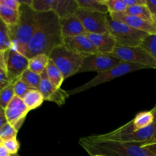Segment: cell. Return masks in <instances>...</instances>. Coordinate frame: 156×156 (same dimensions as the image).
Masks as SVG:
<instances>
[{
  "label": "cell",
  "mask_w": 156,
  "mask_h": 156,
  "mask_svg": "<svg viewBox=\"0 0 156 156\" xmlns=\"http://www.w3.org/2000/svg\"><path fill=\"white\" fill-rule=\"evenodd\" d=\"M63 46L69 50L84 56L98 53L87 34L64 38Z\"/></svg>",
  "instance_id": "obj_15"
},
{
  "label": "cell",
  "mask_w": 156,
  "mask_h": 156,
  "mask_svg": "<svg viewBox=\"0 0 156 156\" xmlns=\"http://www.w3.org/2000/svg\"><path fill=\"white\" fill-rule=\"evenodd\" d=\"M63 40L58 15L53 11L38 13L36 30L21 53L28 59L39 54L49 56L55 48L63 45Z\"/></svg>",
  "instance_id": "obj_1"
},
{
  "label": "cell",
  "mask_w": 156,
  "mask_h": 156,
  "mask_svg": "<svg viewBox=\"0 0 156 156\" xmlns=\"http://www.w3.org/2000/svg\"><path fill=\"white\" fill-rule=\"evenodd\" d=\"M49 57L60 70L66 79L79 73L85 56L61 45L55 48L49 55Z\"/></svg>",
  "instance_id": "obj_6"
},
{
  "label": "cell",
  "mask_w": 156,
  "mask_h": 156,
  "mask_svg": "<svg viewBox=\"0 0 156 156\" xmlns=\"http://www.w3.org/2000/svg\"><path fill=\"white\" fill-rule=\"evenodd\" d=\"M79 9L77 0H57L54 12L59 18L76 15Z\"/></svg>",
  "instance_id": "obj_18"
},
{
  "label": "cell",
  "mask_w": 156,
  "mask_h": 156,
  "mask_svg": "<svg viewBox=\"0 0 156 156\" xmlns=\"http://www.w3.org/2000/svg\"><path fill=\"white\" fill-rule=\"evenodd\" d=\"M11 154L9 153V151L5 149L4 146H2V144L0 146V156H10Z\"/></svg>",
  "instance_id": "obj_42"
},
{
  "label": "cell",
  "mask_w": 156,
  "mask_h": 156,
  "mask_svg": "<svg viewBox=\"0 0 156 156\" xmlns=\"http://www.w3.org/2000/svg\"><path fill=\"white\" fill-rule=\"evenodd\" d=\"M10 156H19V155H18V154H15V155H11Z\"/></svg>",
  "instance_id": "obj_45"
},
{
  "label": "cell",
  "mask_w": 156,
  "mask_h": 156,
  "mask_svg": "<svg viewBox=\"0 0 156 156\" xmlns=\"http://www.w3.org/2000/svg\"><path fill=\"white\" fill-rule=\"evenodd\" d=\"M18 131L10 123H7L0 129V139L2 141L17 138V134Z\"/></svg>",
  "instance_id": "obj_32"
},
{
  "label": "cell",
  "mask_w": 156,
  "mask_h": 156,
  "mask_svg": "<svg viewBox=\"0 0 156 156\" xmlns=\"http://www.w3.org/2000/svg\"><path fill=\"white\" fill-rule=\"evenodd\" d=\"M2 146L5 147V149L9 151V152L11 155L18 154V152L20 148V144L17 138H13L11 139V140L2 141Z\"/></svg>",
  "instance_id": "obj_34"
},
{
  "label": "cell",
  "mask_w": 156,
  "mask_h": 156,
  "mask_svg": "<svg viewBox=\"0 0 156 156\" xmlns=\"http://www.w3.org/2000/svg\"><path fill=\"white\" fill-rule=\"evenodd\" d=\"M110 55L122 62L136 64L146 69H156V59L142 47H130L117 45Z\"/></svg>",
  "instance_id": "obj_8"
},
{
  "label": "cell",
  "mask_w": 156,
  "mask_h": 156,
  "mask_svg": "<svg viewBox=\"0 0 156 156\" xmlns=\"http://www.w3.org/2000/svg\"><path fill=\"white\" fill-rule=\"evenodd\" d=\"M153 18H154V21H155V24H156V15L154 16Z\"/></svg>",
  "instance_id": "obj_43"
},
{
  "label": "cell",
  "mask_w": 156,
  "mask_h": 156,
  "mask_svg": "<svg viewBox=\"0 0 156 156\" xmlns=\"http://www.w3.org/2000/svg\"><path fill=\"white\" fill-rule=\"evenodd\" d=\"M29 59L15 49L5 51V73L11 83L20 79L21 75L28 69Z\"/></svg>",
  "instance_id": "obj_11"
},
{
  "label": "cell",
  "mask_w": 156,
  "mask_h": 156,
  "mask_svg": "<svg viewBox=\"0 0 156 156\" xmlns=\"http://www.w3.org/2000/svg\"><path fill=\"white\" fill-rule=\"evenodd\" d=\"M155 140H156V137H155Z\"/></svg>",
  "instance_id": "obj_47"
},
{
  "label": "cell",
  "mask_w": 156,
  "mask_h": 156,
  "mask_svg": "<svg viewBox=\"0 0 156 156\" xmlns=\"http://www.w3.org/2000/svg\"><path fill=\"white\" fill-rule=\"evenodd\" d=\"M7 119H6L5 116V109L0 107V129L4 126L5 123H7Z\"/></svg>",
  "instance_id": "obj_40"
},
{
  "label": "cell",
  "mask_w": 156,
  "mask_h": 156,
  "mask_svg": "<svg viewBox=\"0 0 156 156\" xmlns=\"http://www.w3.org/2000/svg\"><path fill=\"white\" fill-rule=\"evenodd\" d=\"M76 15L81 21L87 33L105 34L109 32L108 14L92 12L79 8Z\"/></svg>",
  "instance_id": "obj_9"
},
{
  "label": "cell",
  "mask_w": 156,
  "mask_h": 156,
  "mask_svg": "<svg viewBox=\"0 0 156 156\" xmlns=\"http://www.w3.org/2000/svg\"><path fill=\"white\" fill-rule=\"evenodd\" d=\"M103 2L108 7L109 14L124 13L127 9L123 0H103Z\"/></svg>",
  "instance_id": "obj_30"
},
{
  "label": "cell",
  "mask_w": 156,
  "mask_h": 156,
  "mask_svg": "<svg viewBox=\"0 0 156 156\" xmlns=\"http://www.w3.org/2000/svg\"><path fill=\"white\" fill-rule=\"evenodd\" d=\"M57 0H32L30 7L37 13L54 12Z\"/></svg>",
  "instance_id": "obj_26"
},
{
  "label": "cell",
  "mask_w": 156,
  "mask_h": 156,
  "mask_svg": "<svg viewBox=\"0 0 156 156\" xmlns=\"http://www.w3.org/2000/svg\"><path fill=\"white\" fill-rule=\"evenodd\" d=\"M11 83L10 81L8 79L5 73H0V92L4 89L5 88L9 85Z\"/></svg>",
  "instance_id": "obj_36"
},
{
  "label": "cell",
  "mask_w": 156,
  "mask_h": 156,
  "mask_svg": "<svg viewBox=\"0 0 156 156\" xmlns=\"http://www.w3.org/2000/svg\"><path fill=\"white\" fill-rule=\"evenodd\" d=\"M124 4L127 8L136 5H146V0H123Z\"/></svg>",
  "instance_id": "obj_38"
},
{
  "label": "cell",
  "mask_w": 156,
  "mask_h": 156,
  "mask_svg": "<svg viewBox=\"0 0 156 156\" xmlns=\"http://www.w3.org/2000/svg\"><path fill=\"white\" fill-rule=\"evenodd\" d=\"M124 13L130 15H133V16L139 17V18L145 20V21H149V22H152L155 24L153 16L150 13L149 9H148L146 5H136L132 6V7H129L126 9V12Z\"/></svg>",
  "instance_id": "obj_25"
},
{
  "label": "cell",
  "mask_w": 156,
  "mask_h": 156,
  "mask_svg": "<svg viewBox=\"0 0 156 156\" xmlns=\"http://www.w3.org/2000/svg\"><path fill=\"white\" fill-rule=\"evenodd\" d=\"M23 101L29 111H32L42 105L44 101V98L39 90L32 89L24 95Z\"/></svg>",
  "instance_id": "obj_20"
},
{
  "label": "cell",
  "mask_w": 156,
  "mask_h": 156,
  "mask_svg": "<svg viewBox=\"0 0 156 156\" xmlns=\"http://www.w3.org/2000/svg\"><path fill=\"white\" fill-rule=\"evenodd\" d=\"M13 84H10L0 92V107L5 110L11 101L15 97Z\"/></svg>",
  "instance_id": "obj_29"
},
{
  "label": "cell",
  "mask_w": 156,
  "mask_h": 156,
  "mask_svg": "<svg viewBox=\"0 0 156 156\" xmlns=\"http://www.w3.org/2000/svg\"><path fill=\"white\" fill-rule=\"evenodd\" d=\"M79 143L91 156H156V152L141 143L93 141L88 137L81 139Z\"/></svg>",
  "instance_id": "obj_2"
},
{
  "label": "cell",
  "mask_w": 156,
  "mask_h": 156,
  "mask_svg": "<svg viewBox=\"0 0 156 156\" xmlns=\"http://www.w3.org/2000/svg\"><path fill=\"white\" fill-rule=\"evenodd\" d=\"M140 47L149 52L156 59V34H149L142 43Z\"/></svg>",
  "instance_id": "obj_31"
},
{
  "label": "cell",
  "mask_w": 156,
  "mask_h": 156,
  "mask_svg": "<svg viewBox=\"0 0 156 156\" xmlns=\"http://www.w3.org/2000/svg\"><path fill=\"white\" fill-rule=\"evenodd\" d=\"M0 5L18 11L19 10V8L21 6L19 0H0Z\"/></svg>",
  "instance_id": "obj_35"
},
{
  "label": "cell",
  "mask_w": 156,
  "mask_h": 156,
  "mask_svg": "<svg viewBox=\"0 0 156 156\" xmlns=\"http://www.w3.org/2000/svg\"><path fill=\"white\" fill-rule=\"evenodd\" d=\"M120 62L122 61L111 55L94 53L85 56L79 73L87 72L101 73L117 66Z\"/></svg>",
  "instance_id": "obj_10"
},
{
  "label": "cell",
  "mask_w": 156,
  "mask_h": 156,
  "mask_svg": "<svg viewBox=\"0 0 156 156\" xmlns=\"http://www.w3.org/2000/svg\"><path fill=\"white\" fill-rule=\"evenodd\" d=\"M155 120V112L152 109L151 111L141 112L136 115L133 123L136 129H142L150 126Z\"/></svg>",
  "instance_id": "obj_23"
},
{
  "label": "cell",
  "mask_w": 156,
  "mask_h": 156,
  "mask_svg": "<svg viewBox=\"0 0 156 156\" xmlns=\"http://www.w3.org/2000/svg\"><path fill=\"white\" fill-rule=\"evenodd\" d=\"M109 15L114 20L121 21L132 28L145 32L148 34H156V24L154 23L126 13H112Z\"/></svg>",
  "instance_id": "obj_14"
},
{
  "label": "cell",
  "mask_w": 156,
  "mask_h": 156,
  "mask_svg": "<svg viewBox=\"0 0 156 156\" xmlns=\"http://www.w3.org/2000/svg\"><path fill=\"white\" fill-rule=\"evenodd\" d=\"M47 76L51 82V83L56 88H61V85L64 81V77L60 70L56 67L54 62L50 59L48 65L46 68Z\"/></svg>",
  "instance_id": "obj_24"
},
{
  "label": "cell",
  "mask_w": 156,
  "mask_h": 156,
  "mask_svg": "<svg viewBox=\"0 0 156 156\" xmlns=\"http://www.w3.org/2000/svg\"><path fill=\"white\" fill-rule=\"evenodd\" d=\"M109 33L114 37L117 44L123 47H140L148 34L132 28L121 21L114 20L108 14Z\"/></svg>",
  "instance_id": "obj_5"
},
{
  "label": "cell",
  "mask_w": 156,
  "mask_h": 156,
  "mask_svg": "<svg viewBox=\"0 0 156 156\" xmlns=\"http://www.w3.org/2000/svg\"><path fill=\"white\" fill-rule=\"evenodd\" d=\"M143 69L146 68L144 66H142L136 65V64L122 62L119 65H117V66L114 67V68L111 69L98 73L97 76L94 79L90 80L89 82L81 85L80 87H78V88H74V89L67 91V92H68L69 95H71V94H76V93L85 91L86 90L90 89V88L98 86V85H101V84L111 82L113 79H117V78L123 76L124 75L128 74V73H132V72Z\"/></svg>",
  "instance_id": "obj_7"
},
{
  "label": "cell",
  "mask_w": 156,
  "mask_h": 156,
  "mask_svg": "<svg viewBox=\"0 0 156 156\" xmlns=\"http://www.w3.org/2000/svg\"><path fill=\"white\" fill-rule=\"evenodd\" d=\"M94 156H104V155H94Z\"/></svg>",
  "instance_id": "obj_46"
},
{
  "label": "cell",
  "mask_w": 156,
  "mask_h": 156,
  "mask_svg": "<svg viewBox=\"0 0 156 156\" xmlns=\"http://www.w3.org/2000/svg\"><path fill=\"white\" fill-rule=\"evenodd\" d=\"M77 2L80 9L104 14H109L108 7L103 2V0H77Z\"/></svg>",
  "instance_id": "obj_22"
},
{
  "label": "cell",
  "mask_w": 156,
  "mask_h": 156,
  "mask_svg": "<svg viewBox=\"0 0 156 156\" xmlns=\"http://www.w3.org/2000/svg\"><path fill=\"white\" fill-rule=\"evenodd\" d=\"M155 120L150 126L142 129H136L132 121L121 127L106 134L88 136L93 141H113L120 143H149L156 137V107L153 108Z\"/></svg>",
  "instance_id": "obj_3"
},
{
  "label": "cell",
  "mask_w": 156,
  "mask_h": 156,
  "mask_svg": "<svg viewBox=\"0 0 156 156\" xmlns=\"http://www.w3.org/2000/svg\"><path fill=\"white\" fill-rule=\"evenodd\" d=\"M50 62L48 55L39 54L29 59L28 69L38 75L42 74Z\"/></svg>",
  "instance_id": "obj_19"
},
{
  "label": "cell",
  "mask_w": 156,
  "mask_h": 156,
  "mask_svg": "<svg viewBox=\"0 0 156 156\" xmlns=\"http://www.w3.org/2000/svg\"><path fill=\"white\" fill-rule=\"evenodd\" d=\"M18 11L19 18L17 24L8 27L12 42V48L21 53L36 30L38 13L33 10L30 5L24 3H21Z\"/></svg>",
  "instance_id": "obj_4"
},
{
  "label": "cell",
  "mask_w": 156,
  "mask_h": 156,
  "mask_svg": "<svg viewBox=\"0 0 156 156\" xmlns=\"http://www.w3.org/2000/svg\"><path fill=\"white\" fill-rule=\"evenodd\" d=\"M11 48H12V42L9 27L0 20V51H6Z\"/></svg>",
  "instance_id": "obj_27"
},
{
  "label": "cell",
  "mask_w": 156,
  "mask_h": 156,
  "mask_svg": "<svg viewBox=\"0 0 156 156\" xmlns=\"http://www.w3.org/2000/svg\"><path fill=\"white\" fill-rule=\"evenodd\" d=\"M5 111L8 123L12 125L18 131L30 111L24 104L23 99L15 96Z\"/></svg>",
  "instance_id": "obj_12"
},
{
  "label": "cell",
  "mask_w": 156,
  "mask_h": 156,
  "mask_svg": "<svg viewBox=\"0 0 156 156\" xmlns=\"http://www.w3.org/2000/svg\"><path fill=\"white\" fill-rule=\"evenodd\" d=\"M19 18V11L0 5V20L8 27L15 25Z\"/></svg>",
  "instance_id": "obj_21"
},
{
  "label": "cell",
  "mask_w": 156,
  "mask_h": 156,
  "mask_svg": "<svg viewBox=\"0 0 156 156\" xmlns=\"http://www.w3.org/2000/svg\"><path fill=\"white\" fill-rule=\"evenodd\" d=\"M14 87V91H15V94L17 97L23 99L26 94L29 91L32 90L31 88L28 86L22 79L20 78L18 79L16 82L13 83Z\"/></svg>",
  "instance_id": "obj_33"
},
{
  "label": "cell",
  "mask_w": 156,
  "mask_h": 156,
  "mask_svg": "<svg viewBox=\"0 0 156 156\" xmlns=\"http://www.w3.org/2000/svg\"><path fill=\"white\" fill-rule=\"evenodd\" d=\"M5 73V51H0V73Z\"/></svg>",
  "instance_id": "obj_39"
},
{
  "label": "cell",
  "mask_w": 156,
  "mask_h": 156,
  "mask_svg": "<svg viewBox=\"0 0 156 156\" xmlns=\"http://www.w3.org/2000/svg\"><path fill=\"white\" fill-rule=\"evenodd\" d=\"M87 36L98 53L110 55L117 45L114 37L109 32L105 34L87 33Z\"/></svg>",
  "instance_id": "obj_16"
},
{
  "label": "cell",
  "mask_w": 156,
  "mask_h": 156,
  "mask_svg": "<svg viewBox=\"0 0 156 156\" xmlns=\"http://www.w3.org/2000/svg\"><path fill=\"white\" fill-rule=\"evenodd\" d=\"M2 144V140L1 139H0V146H1Z\"/></svg>",
  "instance_id": "obj_44"
},
{
  "label": "cell",
  "mask_w": 156,
  "mask_h": 156,
  "mask_svg": "<svg viewBox=\"0 0 156 156\" xmlns=\"http://www.w3.org/2000/svg\"><path fill=\"white\" fill-rule=\"evenodd\" d=\"M146 5L154 18L156 15V0H146Z\"/></svg>",
  "instance_id": "obj_37"
},
{
  "label": "cell",
  "mask_w": 156,
  "mask_h": 156,
  "mask_svg": "<svg viewBox=\"0 0 156 156\" xmlns=\"http://www.w3.org/2000/svg\"><path fill=\"white\" fill-rule=\"evenodd\" d=\"M38 90L44 96V101L54 102L59 106L64 105L66 98L69 96L67 91H64L61 88H56L51 83L46 69L41 75V83Z\"/></svg>",
  "instance_id": "obj_13"
},
{
  "label": "cell",
  "mask_w": 156,
  "mask_h": 156,
  "mask_svg": "<svg viewBox=\"0 0 156 156\" xmlns=\"http://www.w3.org/2000/svg\"><path fill=\"white\" fill-rule=\"evenodd\" d=\"M21 79L32 89H39L40 83H41V75L37 74L27 69L21 75Z\"/></svg>",
  "instance_id": "obj_28"
},
{
  "label": "cell",
  "mask_w": 156,
  "mask_h": 156,
  "mask_svg": "<svg viewBox=\"0 0 156 156\" xmlns=\"http://www.w3.org/2000/svg\"><path fill=\"white\" fill-rule=\"evenodd\" d=\"M141 146H143V147L148 148V149H151V150L156 152V140H152V141L149 142V143H141Z\"/></svg>",
  "instance_id": "obj_41"
},
{
  "label": "cell",
  "mask_w": 156,
  "mask_h": 156,
  "mask_svg": "<svg viewBox=\"0 0 156 156\" xmlns=\"http://www.w3.org/2000/svg\"><path fill=\"white\" fill-rule=\"evenodd\" d=\"M59 23L64 38L87 34L86 30L76 15L59 18Z\"/></svg>",
  "instance_id": "obj_17"
}]
</instances>
